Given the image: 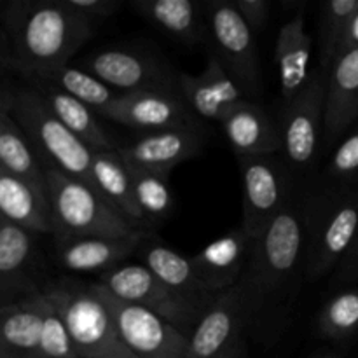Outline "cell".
<instances>
[{
    "label": "cell",
    "instance_id": "cell-40",
    "mask_svg": "<svg viewBox=\"0 0 358 358\" xmlns=\"http://www.w3.org/2000/svg\"><path fill=\"white\" fill-rule=\"evenodd\" d=\"M217 358H247V343H245V336L241 339H238L233 346H229L222 355H219Z\"/></svg>",
    "mask_w": 358,
    "mask_h": 358
},
{
    "label": "cell",
    "instance_id": "cell-8",
    "mask_svg": "<svg viewBox=\"0 0 358 358\" xmlns=\"http://www.w3.org/2000/svg\"><path fill=\"white\" fill-rule=\"evenodd\" d=\"M205 17L212 55L217 56L248 100L261 101L264 84L255 31L245 23L234 2L212 0L205 6Z\"/></svg>",
    "mask_w": 358,
    "mask_h": 358
},
{
    "label": "cell",
    "instance_id": "cell-27",
    "mask_svg": "<svg viewBox=\"0 0 358 358\" xmlns=\"http://www.w3.org/2000/svg\"><path fill=\"white\" fill-rule=\"evenodd\" d=\"M0 170L48 194L44 164L7 108H0Z\"/></svg>",
    "mask_w": 358,
    "mask_h": 358
},
{
    "label": "cell",
    "instance_id": "cell-30",
    "mask_svg": "<svg viewBox=\"0 0 358 358\" xmlns=\"http://www.w3.org/2000/svg\"><path fill=\"white\" fill-rule=\"evenodd\" d=\"M129 171L133 180V196L136 208L142 215L143 229L152 231L173 212V192L168 175L138 168H129Z\"/></svg>",
    "mask_w": 358,
    "mask_h": 358
},
{
    "label": "cell",
    "instance_id": "cell-24",
    "mask_svg": "<svg viewBox=\"0 0 358 358\" xmlns=\"http://www.w3.org/2000/svg\"><path fill=\"white\" fill-rule=\"evenodd\" d=\"M313 41L306 34L304 16L297 14L287 21L276 37L275 63L280 79V107L296 100L308 86L313 70H310Z\"/></svg>",
    "mask_w": 358,
    "mask_h": 358
},
{
    "label": "cell",
    "instance_id": "cell-21",
    "mask_svg": "<svg viewBox=\"0 0 358 358\" xmlns=\"http://www.w3.org/2000/svg\"><path fill=\"white\" fill-rule=\"evenodd\" d=\"M147 231L121 238L91 236L69 241H56V252L62 268L73 273H107L115 266L124 264L128 257L138 252Z\"/></svg>",
    "mask_w": 358,
    "mask_h": 358
},
{
    "label": "cell",
    "instance_id": "cell-33",
    "mask_svg": "<svg viewBox=\"0 0 358 358\" xmlns=\"http://www.w3.org/2000/svg\"><path fill=\"white\" fill-rule=\"evenodd\" d=\"M358 10V0H329L318 9V45L320 69L327 72L338 55L339 42L350 20Z\"/></svg>",
    "mask_w": 358,
    "mask_h": 358
},
{
    "label": "cell",
    "instance_id": "cell-3",
    "mask_svg": "<svg viewBox=\"0 0 358 358\" xmlns=\"http://www.w3.org/2000/svg\"><path fill=\"white\" fill-rule=\"evenodd\" d=\"M358 238V184H304L306 282L332 276Z\"/></svg>",
    "mask_w": 358,
    "mask_h": 358
},
{
    "label": "cell",
    "instance_id": "cell-18",
    "mask_svg": "<svg viewBox=\"0 0 358 358\" xmlns=\"http://www.w3.org/2000/svg\"><path fill=\"white\" fill-rule=\"evenodd\" d=\"M252 248L254 238L240 226L219 236L191 257L196 273L210 296L233 289L241 282L250 261Z\"/></svg>",
    "mask_w": 358,
    "mask_h": 358
},
{
    "label": "cell",
    "instance_id": "cell-1",
    "mask_svg": "<svg viewBox=\"0 0 358 358\" xmlns=\"http://www.w3.org/2000/svg\"><path fill=\"white\" fill-rule=\"evenodd\" d=\"M304 282V184H301L266 233L254 240L240 282L247 301V334L262 345H273L289 327Z\"/></svg>",
    "mask_w": 358,
    "mask_h": 358
},
{
    "label": "cell",
    "instance_id": "cell-39",
    "mask_svg": "<svg viewBox=\"0 0 358 358\" xmlns=\"http://www.w3.org/2000/svg\"><path fill=\"white\" fill-rule=\"evenodd\" d=\"M358 49V10L353 14V17L350 20L348 27H346L345 34H343L341 42H339V52H346V51H355ZM336 55V56H338Z\"/></svg>",
    "mask_w": 358,
    "mask_h": 358
},
{
    "label": "cell",
    "instance_id": "cell-11",
    "mask_svg": "<svg viewBox=\"0 0 358 358\" xmlns=\"http://www.w3.org/2000/svg\"><path fill=\"white\" fill-rule=\"evenodd\" d=\"M98 296L114 317L119 336L136 358H185L189 338L147 308L126 303L94 282Z\"/></svg>",
    "mask_w": 358,
    "mask_h": 358
},
{
    "label": "cell",
    "instance_id": "cell-20",
    "mask_svg": "<svg viewBox=\"0 0 358 358\" xmlns=\"http://www.w3.org/2000/svg\"><path fill=\"white\" fill-rule=\"evenodd\" d=\"M220 128L236 159L282 152L280 124L261 101H241L220 122Z\"/></svg>",
    "mask_w": 358,
    "mask_h": 358
},
{
    "label": "cell",
    "instance_id": "cell-15",
    "mask_svg": "<svg viewBox=\"0 0 358 358\" xmlns=\"http://www.w3.org/2000/svg\"><path fill=\"white\" fill-rule=\"evenodd\" d=\"M35 233L0 219V306L42 292Z\"/></svg>",
    "mask_w": 358,
    "mask_h": 358
},
{
    "label": "cell",
    "instance_id": "cell-28",
    "mask_svg": "<svg viewBox=\"0 0 358 358\" xmlns=\"http://www.w3.org/2000/svg\"><path fill=\"white\" fill-rule=\"evenodd\" d=\"M31 86V84H30ZM52 114L91 149H119L107 129L98 122L96 112L52 84H35Z\"/></svg>",
    "mask_w": 358,
    "mask_h": 358
},
{
    "label": "cell",
    "instance_id": "cell-26",
    "mask_svg": "<svg viewBox=\"0 0 358 358\" xmlns=\"http://www.w3.org/2000/svg\"><path fill=\"white\" fill-rule=\"evenodd\" d=\"M91 177L94 191L129 222L143 229L142 215L133 196L131 171L119 154V149L93 150Z\"/></svg>",
    "mask_w": 358,
    "mask_h": 358
},
{
    "label": "cell",
    "instance_id": "cell-9",
    "mask_svg": "<svg viewBox=\"0 0 358 358\" xmlns=\"http://www.w3.org/2000/svg\"><path fill=\"white\" fill-rule=\"evenodd\" d=\"M243 185L241 227L252 238L266 233L303 182H297L282 154L238 157Z\"/></svg>",
    "mask_w": 358,
    "mask_h": 358
},
{
    "label": "cell",
    "instance_id": "cell-16",
    "mask_svg": "<svg viewBox=\"0 0 358 358\" xmlns=\"http://www.w3.org/2000/svg\"><path fill=\"white\" fill-rule=\"evenodd\" d=\"M203 143L205 135L196 124L143 133L128 145L119 147V154L129 168L170 175L175 166L198 156Z\"/></svg>",
    "mask_w": 358,
    "mask_h": 358
},
{
    "label": "cell",
    "instance_id": "cell-19",
    "mask_svg": "<svg viewBox=\"0 0 358 358\" xmlns=\"http://www.w3.org/2000/svg\"><path fill=\"white\" fill-rule=\"evenodd\" d=\"M358 121V49L339 52L327 70L324 149L334 145Z\"/></svg>",
    "mask_w": 358,
    "mask_h": 358
},
{
    "label": "cell",
    "instance_id": "cell-25",
    "mask_svg": "<svg viewBox=\"0 0 358 358\" xmlns=\"http://www.w3.org/2000/svg\"><path fill=\"white\" fill-rule=\"evenodd\" d=\"M0 212L2 219L30 233H55L49 196L3 170H0Z\"/></svg>",
    "mask_w": 358,
    "mask_h": 358
},
{
    "label": "cell",
    "instance_id": "cell-38",
    "mask_svg": "<svg viewBox=\"0 0 358 358\" xmlns=\"http://www.w3.org/2000/svg\"><path fill=\"white\" fill-rule=\"evenodd\" d=\"M355 282H358V238L352 250L348 252V255L343 259L341 264L331 276V285L334 287H346Z\"/></svg>",
    "mask_w": 358,
    "mask_h": 358
},
{
    "label": "cell",
    "instance_id": "cell-13",
    "mask_svg": "<svg viewBox=\"0 0 358 358\" xmlns=\"http://www.w3.org/2000/svg\"><path fill=\"white\" fill-rule=\"evenodd\" d=\"M101 117L143 133L198 124L196 115L178 91H136L119 94Z\"/></svg>",
    "mask_w": 358,
    "mask_h": 358
},
{
    "label": "cell",
    "instance_id": "cell-41",
    "mask_svg": "<svg viewBox=\"0 0 358 358\" xmlns=\"http://www.w3.org/2000/svg\"><path fill=\"white\" fill-rule=\"evenodd\" d=\"M315 358H341V357L336 355V353H322V355H317Z\"/></svg>",
    "mask_w": 358,
    "mask_h": 358
},
{
    "label": "cell",
    "instance_id": "cell-34",
    "mask_svg": "<svg viewBox=\"0 0 358 358\" xmlns=\"http://www.w3.org/2000/svg\"><path fill=\"white\" fill-rule=\"evenodd\" d=\"M38 358H80L65 322L49 301L45 306L44 325H42Z\"/></svg>",
    "mask_w": 358,
    "mask_h": 358
},
{
    "label": "cell",
    "instance_id": "cell-36",
    "mask_svg": "<svg viewBox=\"0 0 358 358\" xmlns=\"http://www.w3.org/2000/svg\"><path fill=\"white\" fill-rule=\"evenodd\" d=\"M65 2L91 23L114 16L122 7V2L119 0H65Z\"/></svg>",
    "mask_w": 358,
    "mask_h": 358
},
{
    "label": "cell",
    "instance_id": "cell-6",
    "mask_svg": "<svg viewBox=\"0 0 358 358\" xmlns=\"http://www.w3.org/2000/svg\"><path fill=\"white\" fill-rule=\"evenodd\" d=\"M45 180L56 241L91 236L121 238L142 231L84 182L52 168H45Z\"/></svg>",
    "mask_w": 358,
    "mask_h": 358
},
{
    "label": "cell",
    "instance_id": "cell-32",
    "mask_svg": "<svg viewBox=\"0 0 358 358\" xmlns=\"http://www.w3.org/2000/svg\"><path fill=\"white\" fill-rule=\"evenodd\" d=\"M45 83L59 87V90H63L65 93H69L70 96L83 101L84 105H87V107H90L91 110L96 112L98 115L103 114L119 96V94H115L114 91H112L110 86H107L103 80L94 77L93 73L70 65L59 70L58 73H55V76L49 80H45Z\"/></svg>",
    "mask_w": 358,
    "mask_h": 358
},
{
    "label": "cell",
    "instance_id": "cell-23",
    "mask_svg": "<svg viewBox=\"0 0 358 358\" xmlns=\"http://www.w3.org/2000/svg\"><path fill=\"white\" fill-rule=\"evenodd\" d=\"M45 306L42 292L0 306V358H38Z\"/></svg>",
    "mask_w": 358,
    "mask_h": 358
},
{
    "label": "cell",
    "instance_id": "cell-14",
    "mask_svg": "<svg viewBox=\"0 0 358 358\" xmlns=\"http://www.w3.org/2000/svg\"><path fill=\"white\" fill-rule=\"evenodd\" d=\"M247 336V301L241 283L217 294L189 338L185 358H217Z\"/></svg>",
    "mask_w": 358,
    "mask_h": 358
},
{
    "label": "cell",
    "instance_id": "cell-29",
    "mask_svg": "<svg viewBox=\"0 0 358 358\" xmlns=\"http://www.w3.org/2000/svg\"><path fill=\"white\" fill-rule=\"evenodd\" d=\"M131 6L140 16L185 44H198L208 31L205 13L192 0H135Z\"/></svg>",
    "mask_w": 358,
    "mask_h": 358
},
{
    "label": "cell",
    "instance_id": "cell-2",
    "mask_svg": "<svg viewBox=\"0 0 358 358\" xmlns=\"http://www.w3.org/2000/svg\"><path fill=\"white\" fill-rule=\"evenodd\" d=\"M3 66L31 86L70 65L93 35V23L65 0H13L2 14Z\"/></svg>",
    "mask_w": 358,
    "mask_h": 358
},
{
    "label": "cell",
    "instance_id": "cell-10",
    "mask_svg": "<svg viewBox=\"0 0 358 358\" xmlns=\"http://www.w3.org/2000/svg\"><path fill=\"white\" fill-rule=\"evenodd\" d=\"M98 283L117 299L154 311L187 338L206 310L173 292L143 264L115 266L98 276Z\"/></svg>",
    "mask_w": 358,
    "mask_h": 358
},
{
    "label": "cell",
    "instance_id": "cell-22",
    "mask_svg": "<svg viewBox=\"0 0 358 358\" xmlns=\"http://www.w3.org/2000/svg\"><path fill=\"white\" fill-rule=\"evenodd\" d=\"M136 254L161 282L170 287L173 292L203 308H208L213 297L203 287L191 257H185L180 252L164 243L159 236L147 231Z\"/></svg>",
    "mask_w": 358,
    "mask_h": 358
},
{
    "label": "cell",
    "instance_id": "cell-12",
    "mask_svg": "<svg viewBox=\"0 0 358 358\" xmlns=\"http://www.w3.org/2000/svg\"><path fill=\"white\" fill-rule=\"evenodd\" d=\"M84 66L107 86L136 91H178L177 76L163 62L136 49H105L86 58Z\"/></svg>",
    "mask_w": 358,
    "mask_h": 358
},
{
    "label": "cell",
    "instance_id": "cell-31",
    "mask_svg": "<svg viewBox=\"0 0 358 358\" xmlns=\"http://www.w3.org/2000/svg\"><path fill=\"white\" fill-rule=\"evenodd\" d=\"M318 338L345 343L358 334V287L334 294L318 311L315 322Z\"/></svg>",
    "mask_w": 358,
    "mask_h": 358
},
{
    "label": "cell",
    "instance_id": "cell-5",
    "mask_svg": "<svg viewBox=\"0 0 358 358\" xmlns=\"http://www.w3.org/2000/svg\"><path fill=\"white\" fill-rule=\"evenodd\" d=\"M42 294L65 322L80 358H136L126 348L107 304L93 283L49 280Z\"/></svg>",
    "mask_w": 358,
    "mask_h": 358
},
{
    "label": "cell",
    "instance_id": "cell-17",
    "mask_svg": "<svg viewBox=\"0 0 358 358\" xmlns=\"http://www.w3.org/2000/svg\"><path fill=\"white\" fill-rule=\"evenodd\" d=\"M178 93L196 117L222 122L241 101L248 100L222 63L210 52L205 70L199 76L177 73Z\"/></svg>",
    "mask_w": 358,
    "mask_h": 358
},
{
    "label": "cell",
    "instance_id": "cell-4",
    "mask_svg": "<svg viewBox=\"0 0 358 358\" xmlns=\"http://www.w3.org/2000/svg\"><path fill=\"white\" fill-rule=\"evenodd\" d=\"M21 126L44 168H52L94 189L91 177L93 149L73 135L34 86L3 91L2 105Z\"/></svg>",
    "mask_w": 358,
    "mask_h": 358
},
{
    "label": "cell",
    "instance_id": "cell-7",
    "mask_svg": "<svg viewBox=\"0 0 358 358\" xmlns=\"http://www.w3.org/2000/svg\"><path fill=\"white\" fill-rule=\"evenodd\" d=\"M325 84L327 72L313 70L303 93L280 107V135L282 157L296 180L304 184L317 166L318 154L324 149L325 124Z\"/></svg>",
    "mask_w": 358,
    "mask_h": 358
},
{
    "label": "cell",
    "instance_id": "cell-37",
    "mask_svg": "<svg viewBox=\"0 0 358 358\" xmlns=\"http://www.w3.org/2000/svg\"><path fill=\"white\" fill-rule=\"evenodd\" d=\"M238 13L254 31L262 30L269 20L268 0H234Z\"/></svg>",
    "mask_w": 358,
    "mask_h": 358
},
{
    "label": "cell",
    "instance_id": "cell-35",
    "mask_svg": "<svg viewBox=\"0 0 358 358\" xmlns=\"http://www.w3.org/2000/svg\"><path fill=\"white\" fill-rule=\"evenodd\" d=\"M327 178L341 184H358V122L332 152Z\"/></svg>",
    "mask_w": 358,
    "mask_h": 358
}]
</instances>
